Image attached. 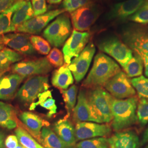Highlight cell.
Returning a JSON list of instances; mask_svg holds the SVG:
<instances>
[{
    "instance_id": "1",
    "label": "cell",
    "mask_w": 148,
    "mask_h": 148,
    "mask_svg": "<svg viewBox=\"0 0 148 148\" xmlns=\"http://www.w3.org/2000/svg\"><path fill=\"white\" fill-rule=\"evenodd\" d=\"M120 71V67L112 59L104 53H98L95 56L92 69L82 83V86L91 89L104 86Z\"/></svg>"
},
{
    "instance_id": "2",
    "label": "cell",
    "mask_w": 148,
    "mask_h": 148,
    "mask_svg": "<svg viewBox=\"0 0 148 148\" xmlns=\"http://www.w3.org/2000/svg\"><path fill=\"white\" fill-rule=\"evenodd\" d=\"M93 122L103 123L112 121V104L114 97L101 87L92 88L87 93Z\"/></svg>"
},
{
    "instance_id": "3",
    "label": "cell",
    "mask_w": 148,
    "mask_h": 148,
    "mask_svg": "<svg viewBox=\"0 0 148 148\" xmlns=\"http://www.w3.org/2000/svg\"><path fill=\"white\" fill-rule=\"evenodd\" d=\"M138 99L131 97L125 99H114L112 104V127L120 131L133 125L137 119Z\"/></svg>"
},
{
    "instance_id": "4",
    "label": "cell",
    "mask_w": 148,
    "mask_h": 148,
    "mask_svg": "<svg viewBox=\"0 0 148 148\" xmlns=\"http://www.w3.org/2000/svg\"><path fill=\"white\" fill-rule=\"evenodd\" d=\"M71 30L69 15L64 13L48 25L43 32V36L51 46L60 47L70 37Z\"/></svg>"
},
{
    "instance_id": "5",
    "label": "cell",
    "mask_w": 148,
    "mask_h": 148,
    "mask_svg": "<svg viewBox=\"0 0 148 148\" xmlns=\"http://www.w3.org/2000/svg\"><path fill=\"white\" fill-rule=\"evenodd\" d=\"M123 42L143 61L145 74L148 77V32L128 28L122 33Z\"/></svg>"
},
{
    "instance_id": "6",
    "label": "cell",
    "mask_w": 148,
    "mask_h": 148,
    "mask_svg": "<svg viewBox=\"0 0 148 148\" xmlns=\"http://www.w3.org/2000/svg\"><path fill=\"white\" fill-rule=\"evenodd\" d=\"M49 85L47 76L38 75L27 79L18 90L16 97L21 103L29 104L35 103L42 93L48 90Z\"/></svg>"
},
{
    "instance_id": "7",
    "label": "cell",
    "mask_w": 148,
    "mask_h": 148,
    "mask_svg": "<svg viewBox=\"0 0 148 148\" xmlns=\"http://www.w3.org/2000/svg\"><path fill=\"white\" fill-rule=\"evenodd\" d=\"M98 48L103 52L110 56L123 68L133 57L132 50L116 37H110L102 40Z\"/></svg>"
},
{
    "instance_id": "8",
    "label": "cell",
    "mask_w": 148,
    "mask_h": 148,
    "mask_svg": "<svg viewBox=\"0 0 148 148\" xmlns=\"http://www.w3.org/2000/svg\"><path fill=\"white\" fill-rule=\"evenodd\" d=\"M13 73L27 77L38 75H44L49 73L52 66L47 58L21 60L12 66Z\"/></svg>"
},
{
    "instance_id": "9",
    "label": "cell",
    "mask_w": 148,
    "mask_h": 148,
    "mask_svg": "<svg viewBox=\"0 0 148 148\" xmlns=\"http://www.w3.org/2000/svg\"><path fill=\"white\" fill-rule=\"evenodd\" d=\"M99 15L97 5L90 2L70 13L74 30L85 32L90 30Z\"/></svg>"
},
{
    "instance_id": "10",
    "label": "cell",
    "mask_w": 148,
    "mask_h": 148,
    "mask_svg": "<svg viewBox=\"0 0 148 148\" xmlns=\"http://www.w3.org/2000/svg\"><path fill=\"white\" fill-rule=\"evenodd\" d=\"M112 97L118 99L133 97L136 91L125 72L120 71L104 86Z\"/></svg>"
},
{
    "instance_id": "11",
    "label": "cell",
    "mask_w": 148,
    "mask_h": 148,
    "mask_svg": "<svg viewBox=\"0 0 148 148\" xmlns=\"http://www.w3.org/2000/svg\"><path fill=\"white\" fill-rule=\"evenodd\" d=\"M90 34L88 32H79L74 30L63 48L65 64L69 65L73 58L77 57L89 42Z\"/></svg>"
},
{
    "instance_id": "12",
    "label": "cell",
    "mask_w": 148,
    "mask_h": 148,
    "mask_svg": "<svg viewBox=\"0 0 148 148\" xmlns=\"http://www.w3.org/2000/svg\"><path fill=\"white\" fill-rule=\"evenodd\" d=\"M95 52V45L92 42H90L77 57L72 60L69 64V69L77 82H79L84 78Z\"/></svg>"
},
{
    "instance_id": "13",
    "label": "cell",
    "mask_w": 148,
    "mask_h": 148,
    "mask_svg": "<svg viewBox=\"0 0 148 148\" xmlns=\"http://www.w3.org/2000/svg\"><path fill=\"white\" fill-rule=\"evenodd\" d=\"M65 12L64 9H57L49 11L42 15L34 16L18 27L16 31L32 35L38 34L47 27L50 21Z\"/></svg>"
},
{
    "instance_id": "14",
    "label": "cell",
    "mask_w": 148,
    "mask_h": 148,
    "mask_svg": "<svg viewBox=\"0 0 148 148\" xmlns=\"http://www.w3.org/2000/svg\"><path fill=\"white\" fill-rule=\"evenodd\" d=\"M75 131L76 140H81L108 136L111 133V128L108 124L81 122L76 124Z\"/></svg>"
},
{
    "instance_id": "15",
    "label": "cell",
    "mask_w": 148,
    "mask_h": 148,
    "mask_svg": "<svg viewBox=\"0 0 148 148\" xmlns=\"http://www.w3.org/2000/svg\"><path fill=\"white\" fill-rule=\"evenodd\" d=\"M2 39L5 46L23 56H31L35 53L30 41V36L27 34H6L2 35Z\"/></svg>"
},
{
    "instance_id": "16",
    "label": "cell",
    "mask_w": 148,
    "mask_h": 148,
    "mask_svg": "<svg viewBox=\"0 0 148 148\" xmlns=\"http://www.w3.org/2000/svg\"><path fill=\"white\" fill-rule=\"evenodd\" d=\"M145 0H125L115 4L108 12V18L117 21L125 20L134 14L144 5Z\"/></svg>"
},
{
    "instance_id": "17",
    "label": "cell",
    "mask_w": 148,
    "mask_h": 148,
    "mask_svg": "<svg viewBox=\"0 0 148 148\" xmlns=\"http://www.w3.org/2000/svg\"><path fill=\"white\" fill-rule=\"evenodd\" d=\"M25 78L14 73L2 76L0 78V100L12 99Z\"/></svg>"
},
{
    "instance_id": "18",
    "label": "cell",
    "mask_w": 148,
    "mask_h": 148,
    "mask_svg": "<svg viewBox=\"0 0 148 148\" xmlns=\"http://www.w3.org/2000/svg\"><path fill=\"white\" fill-rule=\"evenodd\" d=\"M19 117L26 127L27 131L40 142L41 130L43 127L49 126V123L37 115L30 111L22 112Z\"/></svg>"
},
{
    "instance_id": "19",
    "label": "cell",
    "mask_w": 148,
    "mask_h": 148,
    "mask_svg": "<svg viewBox=\"0 0 148 148\" xmlns=\"http://www.w3.org/2000/svg\"><path fill=\"white\" fill-rule=\"evenodd\" d=\"M108 142L110 148H138L139 144L137 134L132 131L116 133Z\"/></svg>"
},
{
    "instance_id": "20",
    "label": "cell",
    "mask_w": 148,
    "mask_h": 148,
    "mask_svg": "<svg viewBox=\"0 0 148 148\" xmlns=\"http://www.w3.org/2000/svg\"><path fill=\"white\" fill-rule=\"evenodd\" d=\"M53 130L60 139L69 148L75 145L76 139L75 128L68 119L64 118L56 122Z\"/></svg>"
},
{
    "instance_id": "21",
    "label": "cell",
    "mask_w": 148,
    "mask_h": 148,
    "mask_svg": "<svg viewBox=\"0 0 148 148\" xmlns=\"http://www.w3.org/2000/svg\"><path fill=\"white\" fill-rule=\"evenodd\" d=\"M73 112V119L76 123L81 122H93L87 93L85 90H81L79 91L77 103Z\"/></svg>"
},
{
    "instance_id": "22",
    "label": "cell",
    "mask_w": 148,
    "mask_h": 148,
    "mask_svg": "<svg viewBox=\"0 0 148 148\" xmlns=\"http://www.w3.org/2000/svg\"><path fill=\"white\" fill-rule=\"evenodd\" d=\"M34 17V13L30 1L22 0L21 4L14 12L12 19V29L15 32L17 27Z\"/></svg>"
},
{
    "instance_id": "23",
    "label": "cell",
    "mask_w": 148,
    "mask_h": 148,
    "mask_svg": "<svg viewBox=\"0 0 148 148\" xmlns=\"http://www.w3.org/2000/svg\"><path fill=\"white\" fill-rule=\"evenodd\" d=\"M73 74L69 68V65L65 64L53 72L52 84L54 87L62 90H66L74 83Z\"/></svg>"
},
{
    "instance_id": "24",
    "label": "cell",
    "mask_w": 148,
    "mask_h": 148,
    "mask_svg": "<svg viewBox=\"0 0 148 148\" xmlns=\"http://www.w3.org/2000/svg\"><path fill=\"white\" fill-rule=\"evenodd\" d=\"M16 111L12 106L0 101V127L13 130L17 127Z\"/></svg>"
},
{
    "instance_id": "25",
    "label": "cell",
    "mask_w": 148,
    "mask_h": 148,
    "mask_svg": "<svg viewBox=\"0 0 148 148\" xmlns=\"http://www.w3.org/2000/svg\"><path fill=\"white\" fill-rule=\"evenodd\" d=\"M38 106H40L48 111L47 116L51 117L57 113V106L56 101L53 99L51 91L47 90L39 95L37 101L30 106L29 110H34Z\"/></svg>"
},
{
    "instance_id": "26",
    "label": "cell",
    "mask_w": 148,
    "mask_h": 148,
    "mask_svg": "<svg viewBox=\"0 0 148 148\" xmlns=\"http://www.w3.org/2000/svg\"><path fill=\"white\" fill-rule=\"evenodd\" d=\"M40 142L46 148H70L60 139L56 133L47 127H43L41 130Z\"/></svg>"
},
{
    "instance_id": "27",
    "label": "cell",
    "mask_w": 148,
    "mask_h": 148,
    "mask_svg": "<svg viewBox=\"0 0 148 148\" xmlns=\"http://www.w3.org/2000/svg\"><path fill=\"white\" fill-rule=\"evenodd\" d=\"M24 56L15 51L4 48L0 50V69L8 71L11 65L21 61Z\"/></svg>"
},
{
    "instance_id": "28",
    "label": "cell",
    "mask_w": 148,
    "mask_h": 148,
    "mask_svg": "<svg viewBox=\"0 0 148 148\" xmlns=\"http://www.w3.org/2000/svg\"><path fill=\"white\" fill-rule=\"evenodd\" d=\"M22 0H17L11 7L0 13V36L13 32L12 29V16L18 7L21 4Z\"/></svg>"
},
{
    "instance_id": "29",
    "label": "cell",
    "mask_w": 148,
    "mask_h": 148,
    "mask_svg": "<svg viewBox=\"0 0 148 148\" xmlns=\"http://www.w3.org/2000/svg\"><path fill=\"white\" fill-rule=\"evenodd\" d=\"M144 64L142 59L135 54L123 67L125 73L128 77H137L143 74Z\"/></svg>"
},
{
    "instance_id": "30",
    "label": "cell",
    "mask_w": 148,
    "mask_h": 148,
    "mask_svg": "<svg viewBox=\"0 0 148 148\" xmlns=\"http://www.w3.org/2000/svg\"><path fill=\"white\" fill-rule=\"evenodd\" d=\"M61 92L63 95V98L65 105V108L67 111L66 116L64 118L68 119L70 116V115L73 111L76 103L77 87L76 85H73L69 89L62 90Z\"/></svg>"
},
{
    "instance_id": "31",
    "label": "cell",
    "mask_w": 148,
    "mask_h": 148,
    "mask_svg": "<svg viewBox=\"0 0 148 148\" xmlns=\"http://www.w3.org/2000/svg\"><path fill=\"white\" fill-rule=\"evenodd\" d=\"M16 136L19 142L25 148H45L41 146L28 132L21 127L15 130Z\"/></svg>"
},
{
    "instance_id": "32",
    "label": "cell",
    "mask_w": 148,
    "mask_h": 148,
    "mask_svg": "<svg viewBox=\"0 0 148 148\" xmlns=\"http://www.w3.org/2000/svg\"><path fill=\"white\" fill-rule=\"evenodd\" d=\"M76 148H108V139L105 137H97L86 139L76 145Z\"/></svg>"
},
{
    "instance_id": "33",
    "label": "cell",
    "mask_w": 148,
    "mask_h": 148,
    "mask_svg": "<svg viewBox=\"0 0 148 148\" xmlns=\"http://www.w3.org/2000/svg\"><path fill=\"white\" fill-rule=\"evenodd\" d=\"M132 85L140 98L148 99V77L140 76L131 80Z\"/></svg>"
},
{
    "instance_id": "34",
    "label": "cell",
    "mask_w": 148,
    "mask_h": 148,
    "mask_svg": "<svg viewBox=\"0 0 148 148\" xmlns=\"http://www.w3.org/2000/svg\"><path fill=\"white\" fill-rule=\"evenodd\" d=\"M30 41L34 49L39 54L47 55L50 52L51 45L42 37L37 35H32Z\"/></svg>"
},
{
    "instance_id": "35",
    "label": "cell",
    "mask_w": 148,
    "mask_h": 148,
    "mask_svg": "<svg viewBox=\"0 0 148 148\" xmlns=\"http://www.w3.org/2000/svg\"><path fill=\"white\" fill-rule=\"evenodd\" d=\"M137 119L142 126L148 123V99L140 98L138 101Z\"/></svg>"
},
{
    "instance_id": "36",
    "label": "cell",
    "mask_w": 148,
    "mask_h": 148,
    "mask_svg": "<svg viewBox=\"0 0 148 148\" xmlns=\"http://www.w3.org/2000/svg\"><path fill=\"white\" fill-rule=\"evenodd\" d=\"M129 19L139 24H148V2H145L134 14L129 18Z\"/></svg>"
},
{
    "instance_id": "37",
    "label": "cell",
    "mask_w": 148,
    "mask_h": 148,
    "mask_svg": "<svg viewBox=\"0 0 148 148\" xmlns=\"http://www.w3.org/2000/svg\"><path fill=\"white\" fill-rule=\"evenodd\" d=\"M49 63L55 68H60L63 65V53L57 48H53L47 56Z\"/></svg>"
},
{
    "instance_id": "38",
    "label": "cell",
    "mask_w": 148,
    "mask_h": 148,
    "mask_svg": "<svg viewBox=\"0 0 148 148\" xmlns=\"http://www.w3.org/2000/svg\"><path fill=\"white\" fill-rule=\"evenodd\" d=\"M90 2V0H63V6L65 11L71 13Z\"/></svg>"
},
{
    "instance_id": "39",
    "label": "cell",
    "mask_w": 148,
    "mask_h": 148,
    "mask_svg": "<svg viewBox=\"0 0 148 148\" xmlns=\"http://www.w3.org/2000/svg\"><path fill=\"white\" fill-rule=\"evenodd\" d=\"M32 5L34 16L43 14L47 11L46 0H32Z\"/></svg>"
},
{
    "instance_id": "40",
    "label": "cell",
    "mask_w": 148,
    "mask_h": 148,
    "mask_svg": "<svg viewBox=\"0 0 148 148\" xmlns=\"http://www.w3.org/2000/svg\"><path fill=\"white\" fill-rule=\"evenodd\" d=\"M19 145V140L15 135H10L6 138L5 145L7 148H16Z\"/></svg>"
},
{
    "instance_id": "41",
    "label": "cell",
    "mask_w": 148,
    "mask_h": 148,
    "mask_svg": "<svg viewBox=\"0 0 148 148\" xmlns=\"http://www.w3.org/2000/svg\"><path fill=\"white\" fill-rule=\"evenodd\" d=\"M14 0H0V13L6 11L13 4Z\"/></svg>"
},
{
    "instance_id": "42",
    "label": "cell",
    "mask_w": 148,
    "mask_h": 148,
    "mask_svg": "<svg viewBox=\"0 0 148 148\" xmlns=\"http://www.w3.org/2000/svg\"><path fill=\"white\" fill-rule=\"evenodd\" d=\"M148 143V127L145 130L144 132L143 133L142 139L140 142V145H143L145 144Z\"/></svg>"
},
{
    "instance_id": "43",
    "label": "cell",
    "mask_w": 148,
    "mask_h": 148,
    "mask_svg": "<svg viewBox=\"0 0 148 148\" xmlns=\"http://www.w3.org/2000/svg\"><path fill=\"white\" fill-rule=\"evenodd\" d=\"M5 141V135L2 131H0V148H4Z\"/></svg>"
},
{
    "instance_id": "44",
    "label": "cell",
    "mask_w": 148,
    "mask_h": 148,
    "mask_svg": "<svg viewBox=\"0 0 148 148\" xmlns=\"http://www.w3.org/2000/svg\"><path fill=\"white\" fill-rule=\"evenodd\" d=\"M48 3L51 5H56L59 4L62 2V0H46Z\"/></svg>"
},
{
    "instance_id": "45",
    "label": "cell",
    "mask_w": 148,
    "mask_h": 148,
    "mask_svg": "<svg viewBox=\"0 0 148 148\" xmlns=\"http://www.w3.org/2000/svg\"><path fill=\"white\" fill-rule=\"evenodd\" d=\"M4 48H5V45H4L3 42L2 36H0V50L3 49Z\"/></svg>"
},
{
    "instance_id": "46",
    "label": "cell",
    "mask_w": 148,
    "mask_h": 148,
    "mask_svg": "<svg viewBox=\"0 0 148 148\" xmlns=\"http://www.w3.org/2000/svg\"><path fill=\"white\" fill-rule=\"evenodd\" d=\"M7 70H1L0 69V78L3 76V75L5 74V73L7 72Z\"/></svg>"
},
{
    "instance_id": "47",
    "label": "cell",
    "mask_w": 148,
    "mask_h": 148,
    "mask_svg": "<svg viewBox=\"0 0 148 148\" xmlns=\"http://www.w3.org/2000/svg\"><path fill=\"white\" fill-rule=\"evenodd\" d=\"M16 148H25V147H24L23 145H21V144H19V145H18V146L16 147Z\"/></svg>"
},
{
    "instance_id": "48",
    "label": "cell",
    "mask_w": 148,
    "mask_h": 148,
    "mask_svg": "<svg viewBox=\"0 0 148 148\" xmlns=\"http://www.w3.org/2000/svg\"><path fill=\"white\" fill-rule=\"evenodd\" d=\"M143 148H148V144L147 145H146V146H145V147H144Z\"/></svg>"
},
{
    "instance_id": "49",
    "label": "cell",
    "mask_w": 148,
    "mask_h": 148,
    "mask_svg": "<svg viewBox=\"0 0 148 148\" xmlns=\"http://www.w3.org/2000/svg\"><path fill=\"white\" fill-rule=\"evenodd\" d=\"M117 1H125V0H117Z\"/></svg>"
},
{
    "instance_id": "50",
    "label": "cell",
    "mask_w": 148,
    "mask_h": 148,
    "mask_svg": "<svg viewBox=\"0 0 148 148\" xmlns=\"http://www.w3.org/2000/svg\"><path fill=\"white\" fill-rule=\"evenodd\" d=\"M25 1H30V0H25Z\"/></svg>"
}]
</instances>
